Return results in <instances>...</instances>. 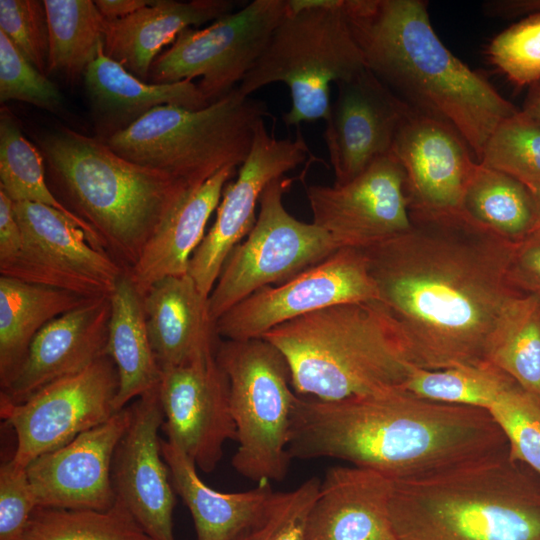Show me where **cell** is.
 <instances>
[{
  "mask_svg": "<svg viewBox=\"0 0 540 540\" xmlns=\"http://www.w3.org/2000/svg\"><path fill=\"white\" fill-rule=\"evenodd\" d=\"M409 213V230L362 249L378 301L415 367L482 364L502 309L521 293L508 279L517 244L462 211Z\"/></svg>",
  "mask_w": 540,
  "mask_h": 540,
  "instance_id": "cell-1",
  "label": "cell"
},
{
  "mask_svg": "<svg viewBox=\"0 0 540 540\" xmlns=\"http://www.w3.org/2000/svg\"><path fill=\"white\" fill-rule=\"evenodd\" d=\"M508 451L488 411L431 401L404 387L337 401L299 396L289 442L292 459H339L393 482L434 477Z\"/></svg>",
  "mask_w": 540,
  "mask_h": 540,
  "instance_id": "cell-2",
  "label": "cell"
},
{
  "mask_svg": "<svg viewBox=\"0 0 540 540\" xmlns=\"http://www.w3.org/2000/svg\"><path fill=\"white\" fill-rule=\"evenodd\" d=\"M422 0H344L366 67L400 99L452 125L477 161L518 109L457 58L436 34Z\"/></svg>",
  "mask_w": 540,
  "mask_h": 540,
  "instance_id": "cell-3",
  "label": "cell"
},
{
  "mask_svg": "<svg viewBox=\"0 0 540 540\" xmlns=\"http://www.w3.org/2000/svg\"><path fill=\"white\" fill-rule=\"evenodd\" d=\"M49 174L70 210L125 270L190 188L181 180L115 153L100 138L67 127L40 140ZM67 204V208H68Z\"/></svg>",
  "mask_w": 540,
  "mask_h": 540,
  "instance_id": "cell-4",
  "label": "cell"
},
{
  "mask_svg": "<svg viewBox=\"0 0 540 540\" xmlns=\"http://www.w3.org/2000/svg\"><path fill=\"white\" fill-rule=\"evenodd\" d=\"M390 519L397 540H540V476L508 451L393 482Z\"/></svg>",
  "mask_w": 540,
  "mask_h": 540,
  "instance_id": "cell-5",
  "label": "cell"
},
{
  "mask_svg": "<svg viewBox=\"0 0 540 540\" xmlns=\"http://www.w3.org/2000/svg\"><path fill=\"white\" fill-rule=\"evenodd\" d=\"M262 338L285 357L296 394L323 401L403 387L414 367L396 323L378 300L327 307Z\"/></svg>",
  "mask_w": 540,
  "mask_h": 540,
  "instance_id": "cell-6",
  "label": "cell"
},
{
  "mask_svg": "<svg viewBox=\"0 0 540 540\" xmlns=\"http://www.w3.org/2000/svg\"><path fill=\"white\" fill-rule=\"evenodd\" d=\"M237 87L198 110L158 106L100 139L123 158L196 187L225 167H240L258 126L271 116L263 101L242 95Z\"/></svg>",
  "mask_w": 540,
  "mask_h": 540,
  "instance_id": "cell-7",
  "label": "cell"
},
{
  "mask_svg": "<svg viewBox=\"0 0 540 540\" xmlns=\"http://www.w3.org/2000/svg\"><path fill=\"white\" fill-rule=\"evenodd\" d=\"M289 9L268 45L238 85L250 96L276 82L289 88L286 126L328 118L330 85L348 80L366 67L350 27L344 0H288Z\"/></svg>",
  "mask_w": 540,
  "mask_h": 540,
  "instance_id": "cell-8",
  "label": "cell"
},
{
  "mask_svg": "<svg viewBox=\"0 0 540 540\" xmlns=\"http://www.w3.org/2000/svg\"><path fill=\"white\" fill-rule=\"evenodd\" d=\"M216 358L228 377L236 426L232 466L257 484L284 480L299 397L285 357L267 340L255 338L219 341Z\"/></svg>",
  "mask_w": 540,
  "mask_h": 540,
  "instance_id": "cell-9",
  "label": "cell"
},
{
  "mask_svg": "<svg viewBox=\"0 0 540 540\" xmlns=\"http://www.w3.org/2000/svg\"><path fill=\"white\" fill-rule=\"evenodd\" d=\"M293 180L282 176L264 189L253 228L227 257L209 295L214 321L254 292L290 280L339 249L313 222L286 210L283 195Z\"/></svg>",
  "mask_w": 540,
  "mask_h": 540,
  "instance_id": "cell-10",
  "label": "cell"
},
{
  "mask_svg": "<svg viewBox=\"0 0 540 540\" xmlns=\"http://www.w3.org/2000/svg\"><path fill=\"white\" fill-rule=\"evenodd\" d=\"M288 0H254L204 28L184 29L152 64L149 79L166 84L200 78L213 103L237 87L264 53L288 12Z\"/></svg>",
  "mask_w": 540,
  "mask_h": 540,
  "instance_id": "cell-11",
  "label": "cell"
},
{
  "mask_svg": "<svg viewBox=\"0 0 540 540\" xmlns=\"http://www.w3.org/2000/svg\"><path fill=\"white\" fill-rule=\"evenodd\" d=\"M22 247L0 264L3 276L66 290L95 299L110 297L125 269L58 210L32 202H13Z\"/></svg>",
  "mask_w": 540,
  "mask_h": 540,
  "instance_id": "cell-12",
  "label": "cell"
},
{
  "mask_svg": "<svg viewBox=\"0 0 540 540\" xmlns=\"http://www.w3.org/2000/svg\"><path fill=\"white\" fill-rule=\"evenodd\" d=\"M119 375L105 355L84 370L44 386L17 403L0 397L1 418L16 435L11 461L27 467L110 419L115 410Z\"/></svg>",
  "mask_w": 540,
  "mask_h": 540,
  "instance_id": "cell-13",
  "label": "cell"
},
{
  "mask_svg": "<svg viewBox=\"0 0 540 540\" xmlns=\"http://www.w3.org/2000/svg\"><path fill=\"white\" fill-rule=\"evenodd\" d=\"M378 300V291L362 249L339 248L290 280L266 286L216 321L224 340L262 338L287 321L346 303Z\"/></svg>",
  "mask_w": 540,
  "mask_h": 540,
  "instance_id": "cell-14",
  "label": "cell"
},
{
  "mask_svg": "<svg viewBox=\"0 0 540 540\" xmlns=\"http://www.w3.org/2000/svg\"><path fill=\"white\" fill-rule=\"evenodd\" d=\"M305 190L313 223L339 248L364 249L412 225L405 174L393 153L347 183L309 185Z\"/></svg>",
  "mask_w": 540,
  "mask_h": 540,
  "instance_id": "cell-15",
  "label": "cell"
},
{
  "mask_svg": "<svg viewBox=\"0 0 540 540\" xmlns=\"http://www.w3.org/2000/svg\"><path fill=\"white\" fill-rule=\"evenodd\" d=\"M309 154L301 132L295 139H276L264 122L258 126L248 157L237 178L226 184L215 221L189 262L188 274L204 295H210L227 257L253 228L266 186L295 169Z\"/></svg>",
  "mask_w": 540,
  "mask_h": 540,
  "instance_id": "cell-16",
  "label": "cell"
},
{
  "mask_svg": "<svg viewBox=\"0 0 540 540\" xmlns=\"http://www.w3.org/2000/svg\"><path fill=\"white\" fill-rule=\"evenodd\" d=\"M158 392L167 441L197 468L214 471L225 443L237 437L228 377L216 355L163 369Z\"/></svg>",
  "mask_w": 540,
  "mask_h": 540,
  "instance_id": "cell-17",
  "label": "cell"
},
{
  "mask_svg": "<svg viewBox=\"0 0 540 540\" xmlns=\"http://www.w3.org/2000/svg\"><path fill=\"white\" fill-rule=\"evenodd\" d=\"M392 153L405 174L409 210L461 211L465 190L479 162L452 125L408 104Z\"/></svg>",
  "mask_w": 540,
  "mask_h": 540,
  "instance_id": "cell-18",
  "label": "cell"
},
{
  "mask_svg": "<svg viewBox=\"0 0 540 540\" xmlns=\"http://www.w3.org/2000/svg\"><path fill=\"white\" fill-rule=\"evenodd\" d=\"M130 407L131 421L112 463L116 499L152 540H175V490L158 436L164 422L158 388L134 400Z\"/></svg>",
  "mask_w": 540,
  "mask_h": 540,
  "instance_id": "cell-19",
  "label": "cell"
},
{
  "mask_svg": "<svg viewBox=\"0 0 540 540\" xmlns=\"http://www.w3.org/2000/svg\"><path fill=\"white\" fill-rule=\"evenodd\" d=\"M336 86L323 137L334 184H344L392 153L408 104L368 68Z\"/></svg>",
  "mask_w": 540,
  "mask_h": 540,
  "instance_id": "cell-20",
  "label": "cell"
},
{
  "mask_svg": "<svg viewBox=\"0 0 540 540\" xmlns=\"http://www.w3.org/2000/svg\"><path fill=\"white\" fill-rule=\"evenodd\" d=\"M131 421V407L34 459L27 475L38 507L106 510L116 502L112 463Z\"/></svg>",
  "mask_w": 540,
  "mask_h": 540,
  "instance_id": "cell-21",
  "label": "cell"
},
{
  "mask_svg": "<svg viewBox=\"0 0 540 540\" xmlns=\"http://www.w3.org/2000/svg\"><path fill=\"white\" fill-rule=\"evenodd\" d=\"M110 297L90 299L47 323L32 340L24 362L1 389L0 397L21 402L107 355Z\"/></svg>",
  "mask_w": 540,
  "mask_h": 540,
  "instance_id": "cell-22",
  "label": "cell"
},
{
  "mask_svg": "<svg viewBox=\"0 0 540 540\" xmlns=\"http://www.w3.org/2000/svg\"><path fill=\"white\" fill-rule=\"evenodd\" d=\"M393 481L375 470L334 466L321 480L306 540H397L391 519Z\"/></svg>",
  "mask_w": 540,
  "mask_h": 540,
  "instance_id": "cell-23",
  "label": "cell"
},
{
  "mask_svg": "<svg viewBox=\"0 0 540 540\" xmlns=\"http://www.w3.org/2000/svg\"><path fill=\"white\" fill-rule=\"evenodd\" d=\"M150 343L161 369L216 355L219 336L204 295L187 273L152 284L143 295Z\"/></svg>",
  "mask_w": 540,
  "mask_h": 540,
  "instance_id": "cell-24",
  "label": "cell"
},
{
  "mask_svg": "<svg viewBox=\"0 0 540 540\" xmlns=\"http://www.w3.org/2000/svg\"><path fill=\"white\" fill-rule=\"evenodd\" d=\"M229 0H156L135 13L107 21L104 53L147 82L161 49L190 27H199L233 12Z\"/></svg>",
  "mask_w": 540,
  "mask_h": 540,
  "instance_id": "cell-25",
  "label": "cell"
},
{
  "mask_svg": "<svg viewBox=\"0 0 540 540\" xmlns=\"http://www.w3.org/2000/svg\"><path fill=\"white\" fill-rule=\"evenodd\" d=\"M235 173L236 167H225L204 183L188 188L167 214L135 265L126 270L142 295L158 280L188 273L190 259L205 236L207 222Z\"/></svg>",
  "mask_w": 540,
  "mask_h": 540,
  "instance_id": "cell-26",
  "label": "cell"
},
{
  "mask_svg": "<svg viewBox=\"0 0 540 540\" xmlns=\"http://www.w3.org/2000/svg\"><path fill=\"white\" fill-rule=\"evenodd\" d=\"M99 138L124 130L161 105L198 110L209 105L193 80L154 84L140 80L109 58L103 47L83 76Z\"/></svg>",
  "mask_w": 540,
  "mask_h": 540,
  "instance_id": "cell-27",
  "label": "cell"
},
{
  "mask_svg": "<svg viewBox=\"0 0 540 540\" xmlns=\"http://www.w3.org/2000/svg\"><path fill=\"white\" fill-rule=\"evenodd\" d=\"M175 492L188 507L197 540H238L257 521L274 491L270 482L242 492H221L205 484L195 464L174 444L161 440Z\"/></svg>",
  "mask_w": 540,
  "mask_h": 540,
  "instance_id": "cell-28",
  "label": "cell"
},
{
  "mask_svg": "<svg viewBox=\"0 0 540 540\" xmlns=\"http://www.w3.org/2000/svg\"><path fill=\"white\" fill-rule=\"evenodd\" d=\"M106 354L119 375L115 410L158 388L162 369L153 352L143 295L125 270L111 295Z\"/></svg>",
  "mask_w": 540,
  "mask_h": 540,
  "instance_id": "cell-29",
  "label": "cell"
},
{
  "mask_svg": "<svg viewBox=\"0 0 540 540\" xmlns=\"http://www.w3.org/2000/svg\"><path fill=\"white\" fill-rule=\"evenodd\" d=\"M88 300L66 290L0 276L1 389L16 375L36 334Z\"/></svg>",
  "mask_w": 540,
  "mask_h": 540,
  "instance_id": "cell-30",
  "label": "cell"
},
{
  "mask_svg": "<svg viewBox=\"0 0 540 540\" xmlns=\"http://www.w3.org/2000/svg\"><path fill=\"white\" fill-rule=\"evenodd\" d=\"M461 211L500 237L518 244L536 223L531 191L511 176L478 163L465 190Z\"/></svg>",
  "mask_w": 540,
  "mask_h": 540,
  "instance_id": "cell-31",
  "label": "cell"
},
{
  "mask_svg": "<svg viewBox=\"0 0 540 540\" xmlns=\"http://www.w3.org/2000/svg\"><path fill=\"white\" fill-rule=\"evenodd\" d=\"M486 362L540 400V297L519 293L506 303L490 336Z\"/></svg>",
  "mask_w": 540,
  "mask_h": 540,
  "instance_id": "cell-32",
  "label": "cell"
},
{
  "mask_svg": "<svg viewBox=\"0 0 540 540\" xmlns=\"http://www.w3.org/2000/svg\"><path fill=\"white\" fill-rule=\"evenodd\" d=\"M0 190L13 202L38 203L58 210L76 223L94 246L105 250L95 231L52 193L45 179L42 153L25 138L6 107L0 111Z\"/></svg>",
  "mask_w": 540,
  "mask_h": 540,
  "instance_id": "cell-33",
  "label": "cell"
},
{
  "mask_svg": "<svg viewBox=\"0 0 540 540\" xmlns=\"http://www.w3.org/2000/svg\"><path fill=\"white\" fill-rule=\"evenodd\" d=\"M44 4L49 26V72L77 80L104 46L107 20L91 0H44Z\"/></svg>",
  "mask_w": 540,
  "mask_h": 540,
  "instance_id": "cell-34",
  "label": "cell"
},
{
  "mask_svg": "<svg viewBox=\"0 0 540 540\" xmlns=\"http://www.w3.org/2000/svg\"><path fill=\"white\" fill-rule=\"evenodd\" d=\"M20 540H152L116 499L106 510L37 507Z\"/></svg>",
  "mask_w": 540,
  "mask_h": 540,
  "instance_id": "cell-35",
  "label": "cell"
},
{
  "mask_svg": "<svg viewBox=\"0 0 540 540\" xmlns=\"http://www.w3.org/2000/svg\"><path fill=\"white\" fill-rule=\"evenodd\" d=\"M515 381L484 362L440 370L413 367L404 388L422 398L488 410Z\"/></svg>",
  "mask_w": 540,
  "mask_h": 540,
  "instance_id": "cell-36",
  "label": "cell"
},
{
  "mask_svg": "<svg viewBox=\"0 0 540 540\" xmlns=\"http://www.w3.org/2000/svg\"><path fill=\"white\" fill-rule=\"evenodd\" d=\"M479 163L534 191L540 187V125L522 110L506 117L489 136Z\"/></svg>",
  "mask_w": 540,
  "mask_h": 540,
  "instance_id": "cell-37",
  "label": "cell"
},
{
  "mask_svg": "<svg viewBox=\"0 0 540 540\" xmlns=\"http://www.w3.org/2000/svg\"><path fill=\"white\" fill-rule=\"evenodd\" d=\"M488 412L505 435L509 455L540 476V400L515 382Z\"/></svg>",
  "mask_w": 540,
  "mask_h": 540,
  "instance_id": "cell-38",
  "label": "cell"
},
{
  "mask_svg": "<svg viewBox=\"0 0 540 540\" xmlns=\"http://www.w3.org/2000/svg\"><path fill=\"white\" fill-rule=\"evenodd\" d=\"M321 480L311 477L293 490L274 492L253 526L238 540H306L309 513Z\"/></svg>",
  "mask_w": 540,
  "mask_h": 540,
  "instance_id": "cell-39",
  "label": "cell"
},
{
  "mask_svg": "<svg viewBox=\"0 0 540 540\" xmlns=\"http://www.w3.org/2000/svg\"><path fill=\"white\" fill-rule=\"evenodd\" d=\"M488 56L515 85L531 86L540 80V13L510 26L488 47Z\"/></svg>",
  "mask_w": 540,
  "mask_h": 540,
  "instance_id": "cell-40",
  "label": "cell"
},
{
  "mask_svg": "<svg viewBox=\"0 0 540 540\" xmlns=\"http://www.w3.org/2000/svg\"><path fill=\"white\" fill-rule=\"evenodd\" d=\"M0 101H22L51 112L62 106L55 84L0 31Z\"/></svg>",
  "mask_w": 540,
  "mask_h": 540,
  "instance_id": "cell-41",
  "label": "cell"
},
{
  "mask_svg": "<svg viewBox=\"0 0 540 540\" xmlns=\"http://www.w3.org/2000/svg\"><path fill=\"white\" fill-rule=\"evenodd\" d=\"M0 31L29 62L47 75L50 40L44 1L0 0Z\"/></svg>",
  "mask_w": 540,
  "mask_h": 540,
  "instance_id": "cell-42",
  "label": "cell"
},
{
  "mask_svg": "<svg viewBox=\"0 0 540 540\" xmlns=\"http://www.w3.org/2000/svg\"><path fill=\"white\" fill-rule=\"evenodd\" d=\"M38 507L26 467L11 460L0 467V540H20Z\"/></svg>",
  "mask_w": 540,
  "mask_h": 540,
  "instance_id": "cell-43",
  "label": "cell"
},
{
  "mask_svg": "<svg viewBox=\"0 0 540 540\" xmlns=\"http://www.w3.org/2000/svg\"><path fill=\"white\" fill-rule=\"evenodd\" d=\"M508 279L519 292L540 297V238L531 236L516 245Z\"/></svg>",
  "mask_w": 540,
  "mask_h": 540,
  "instance_id": "cell-44",
  "label": "cell"
},
{
  "mask_svg": "<svg viewBox=\"0 0 540 540\" xmlns=\"http://www.w3.org/2000/svg\"><path fill=\"white\" fill-rule=\"evenodd\" d=\"M22 231L13 209V201L0 190V264L12 260L21 250Z\"/></svg>",
  "mask_w": 540,
  "mask_h": 540,
  "instance_id": "cell-45",
  "label": "cell"
},
{
  "mask_svg": "<svg viewBox=\"0 0 540 540\" xmlns=\"http://www.w3.org/2000/svg\"><path fill=\"white\" fill-rule=\"evenodd\" d=\"M485 12L493 16L514 17L540 13V0H496L484 4Z\"/></svg>",
  "mask_w": 540,
  "mask_h": 540,
  "instance_id": "cell-46",
  "label": "cell"
},
{
  "mask_svg": "<svg viewBox=\"0 0 540 540\" xmlns=\"http://www.w3.org/2000/svg\"><path fill=\"white\" fill-rule=\"evenodd\" d=\"M99 12L107 21L125 18L136 11L151 5L150 0H97L94 1Z\"/></svg>",
  "mask_w": 540,
  "mask_h": 540,
  "instance_id": "cell-47",
  "label": "cell"
},
{
  "mask_svg": "<svg viewBox=\"0 0 540 540\" xmlns=\"http://www.w3.org/2000/svg\"><path fill=\"white\" fill-rule=\"evenodd\" d=\"M522 111L540 125V80L529 86Z\"/></svg>",
  "mask_w": 540,
  "mask_h": 540,
  "instance_id": "cell-48",
  "label": "cell"
},
{
  "mask_svg": "<svg viewBox=\"0 0 540 540\" xmlns=\"http://www.w3.org/2000/svg\"><path fill=\"white\" fill-rule=\"evenodd\" d=\"M535 205L536 223L532 234L534 237L540 238V187L531 192Z\"/></svg>",
  "mask_w": 540,
  "mask_h": 540,
  "instance_id": "cell-49",
  "label": "cell"
}]
</instances>
